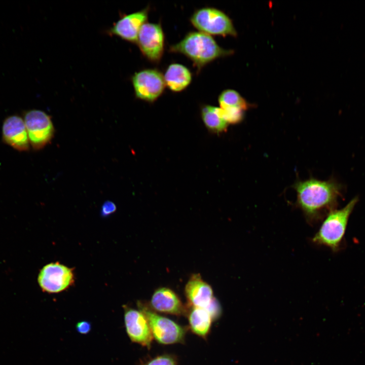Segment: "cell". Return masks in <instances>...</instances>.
<instances>
[{"mask_svg":"<svg viewBox=\"0 0 365 365\" xmlns=\"http://www.w3.org/2000/svg\"><path fill=\"white\" fill-rule=\"evenodd\" d=\"M149 10V7H147L140 11L122 15L107 32L109 35L136 43L140 29L147 21Z\"/></svg>","mask_w":365,"mask_h":365,"instance_id":"cell-11","label":"cell"},{"mask_svg":"<svg viewBox=\"0 0 365 365\" xmlns=\"http://www.w3.org/2000/svg\"><path fill=\"white\" fill-rule=\"evenodd\" d=\"M191 307L188 315L190 328L197 335L205 337L210 331L213 318L206 309Z\"/></svg>","mask_w":365,"mask_h":365,"instance_id":"cell-17","label":"cell"},{"mask_svg":"<svg viewBox=\"0 0 365 365\" xmlns=\"http://www.w3.org/2000/svg\"><path fill=\"white\" fill-rule=\"evenodd\" d=\"M185 292L192 307L206 309L214 298L211 287L202 280L199 274L191 276L186 285Z\"/></svg>","mask_w":365,"mask_h":365,"instance_id":"cell-13","label":"cell"},{"mask_svg":"<svg viewBox=\"0 0 365 365\" xmlns=\"http://www.w3.org/2000/svg\"><path fill=\"white\" fill-rule=\"evenodd\" d=\"M293 187L297 193L296 205L312 224L321 218L324 212L335 209L342 190L341 185L333 179L314 178L298 181Z\"/></svg>","mask_w":365,"mask_h":365,"instance_id":"cell-1","label":"cell"},{"mask_svg":"<svg viewBox=\"0 0 365 365\" xmlns=\"http://www.w3.org/2000/svg\"><path fill=\"white\" fill-rule=\"evenodd\" d=\"M192 24L200 32L209 35L236 36L237 31L230 18L224 12L212 7L196 10L190 18Z\"/></svg>","mask_w":365,"mask_h":365,"instance_id":"cell-4","label":"cell"},{"mask_svg":"<svg viewBox=\"0 0 365 365\" xmlns=\"http://www.w3.org/2000/svg\"><path fill=\"white\" fill-rule=\"evenodd\" d=\"M142 55L158 63L164 50V34L160 23L145 22L140 29L136 43Z\"/></svg>","mask_w":365,"mask_h":365,"instance_id":"cell-9","label":"cell"},{"mask_svg":"<svg viewBox=\"0 0 365 365\" xmlns=\"http://www.w3.org/2000/svg\"><path fill=\"white\" fill-rule=\"evenodd\" d=\"M163 76L166 86L174 92L185 90L192 79V75L189 68L176 63L170 64Z\"/></svg>","mask_w":365,"mask_h":365,"instance_id":"cell-15","label":"cell"},{"mask_svg":"<svg viewBox=\"0 0 365 365\" xmlns=\"http://www.w3.org/2000/svg\"><path fill=\"white\" fill-rule=\"evenodd\" d=\"M358 199L354 198L344 207L333 209L322 222L319 229L312 238V242L337 251L344 238L348 220Z\"/></svg>","mask_w":365,"mask_h":365,"instance_id":"cell-3","label":"cell"},{"mask_svg":"<svg viewBox=\"0 0 365 365\" xmlns=\"http://www.w3.org/2000/svg\"><path fill=\"white\" fill-rule=\"evenodd\" d=\"M2 139L14 149L24 152L29 150L30 143L23 119L11 115L4 121L2 127Z\"/></svg>","mask_w":365,"mask_h":365,"instance_id":"cell-12","label":"cell"},{"mask_svg":"<svg viewBox=\"0 0 365 365\" xmlns=\"http://www.w3.org/2000/svg\"><path fill=\"white\" fill-rule=\"evenodd\" d=\"M23 119L30 145L34 150H41L51 141L55 130L51 118L47 113L30 110L24 113Z\"/></svg>","mask_w":365,"mask_h":365,"instance_id":"cell-6","label":"cell"},{"mask_svg":"<svg viewBox=\"0 0 365 365\" xmlns=\"http://www.w3.org/2000/svg\"><path fill=\"white\" fill-rule=\"evenodd\" d=\"M170 51L185 55L198 71L213 60L233 53L232 50L221 47L211 35L200 31L189 32L180 42L172 45Z\"/></svg>","mask_w":365,"mask_h":365,"instance_id":"cell-2","label":"cell"},{"mask_svg":"<svg viewBox=\"0 0 365 365\" xmlns=\"http://www.w3.org/2000/svg\"><path fill=\"white\" fill-rule=\"evenodd\" d=\"M201 116L207 129L215 134L227 131L229 124L223 118L221 108L210 105H204L201 108Z\"/></svg>","mask_w":365,"mask_h":365,"instance_id":"cell-16","label":"cell"},{"mask_svg":"<svg viewBox=\"0 0 365 365\" xmlns=\"http://www.w3.org/2000/svg\"><path fill=\"white\" fill-rule=\"evenodd\" d=\"M78 332L82 334H87L91 330V325L89 322L85 320L79 321L76 324Z\"/></svg>","mask_w":365,"mask_h":365,"instance_id":"cell-23","label":"cell"},{"mask_svg":"<svg viewBox=\"0 0 365 365\" xmlns=\"http://www.w3.org/2000/svg\"><path fill=\"white\" fill-rule=\"evenodd\" d=\"M139 309L145 315L153 338L163 345L182 343L185 337V330L172 320L155 312L150 306L139 302Z\"/></svg>","mask_w":365,"mask_h":365,"instance_id":"cell-5","label":"cell"},{"mask_svg":"<svg viewBox=\"0 0 365 365\" xmlns=\"http://www.w3.org/2000/svg\"><path fill=\"white\" fill-rule=\"evenodd\" d=\"M206 309L211 314L213 319L218 317L221 312L220 304L214 298Z\"/></svg>","mask_w":365,"mask_h":365,"instance_id":"cell-22","label":"cell"},{"mask_svg":"<svg viewBox=\"0 0 365 365\" xmlns=\"http://www.w3.org/2000/svg\"><path fill=\"white\" fill-rule=\"evenodd\" d=\"M124 318L126 332L130 340L149 348L153 336L144 313L139 309L126 307Z\"/></svg>","mask_w":365,"mask_h":365,"instance_id":"cell-10","label":"cell"},{"mask_svg":"<svg viewBox=\"0 0 365 365\" xmlns=\"http://www.w3.org/2000/svg\"><path fill=\"white\" fill-rule=\"evenodd\" d=\"M150 304L153 310L169 314L180 315L186 311L177 295L167 287L156 289L152 295Z\"/></svg>","mask_w":365,"mask_h":365,"instance_id":"cell-14","label":"cell"},{"mask_svg":"<svg viewBox=\"0 0 365 365\" xmlns=\"http://www.w3.org/2000/svg\"><path fill=\"white\" fill-rule=\"evenodd\" d=\"M141 365H176L175 358L169 354L156 356Z\"/></svg>","mask_w":365,"mask_h":365,"instance_id":"cell-20","label":"cell"},{"mask_svg":"<svg viewBox=\"0 0 365 365\" xmlns=\"http://www.w3.org/2000/svg\"><path fill=\"white\" fill-rule=\"evenodd\" d=\"M221 111L223 118L229 125L230 124H238L241 122L244 118V111L241 109L221 108Z\"/></svg>","mask_w":365,"mask_h":365,"instance_id":"cell-19","label":"cell"},{"mask_svg":"<svg viewBox=\"0 0 365 365\" xmlns=\"http://www.w3.org/2000/svg\"><path fill=\"white\" fill-rule=\"evenodd\" d=\"M72 268L58 262L51 263L40 270L38 282L43 291L55 294L62 292L74 282Z\"/></svg>","mask_w":365,"mask_h":365,"instance_id":"cell-8","label":"cell"},{"mask_svg":"<svg viewBox=\"0 0 365 365\" xmlns=\"http://www.w3.org/2000/svg\"><path fill=\"white\" fill-rule=\"evenodd\" d=\"M131 81L135 97L154 102L163 93L166 86L164 76L157 69H144L134 73Z\"/></svg>","mask_w":365,"mask_h":365,"instance_id":"cell-7","label":"cell"},{"mask_svg":"<svg viewBox=\"0 0 365 365\" xmlns=\"http://www.w3.org/2000/svg\"><path fill=\"white\" fill-rule=\"evenodd\" d=\"M117 209L116 204L111 201H106L102 205L101 209V215L103 216H108Z\"/></svg>","mask_w":365,"mask_h":365,"instance_id":"cell-21","label":"cell"},{"mask_svg":"<svg viewBox=\"0 0 365 365\" xmlns=\"http://www.w3.org/2000/svg\"><path fill=\"white\" fill-rule=\"evenodd\" d=\"M218 101L222 109L239 108L245 111L250 106L237 91L233 89L224 90L219 95Z\"/></svg>","mask_w":365,"mask_h":365,"instance_id":"cell-18","label":"cell"}]
</instances>
